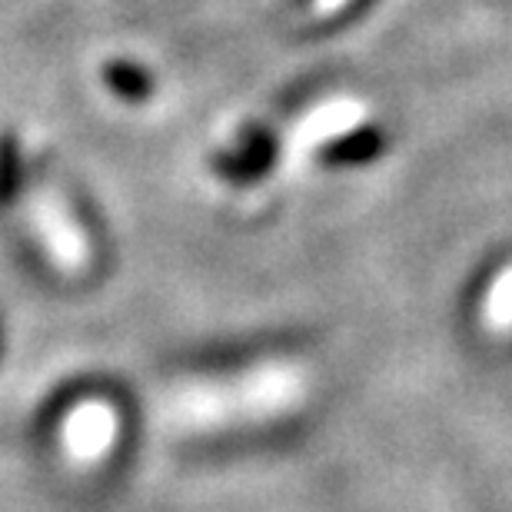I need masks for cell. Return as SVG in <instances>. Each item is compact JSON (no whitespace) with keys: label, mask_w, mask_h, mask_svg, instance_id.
<instances>
[{"label":"cell","mask_w":512,"mask_h":512,"mask_svg":"<svg viewBox=\"0 0 512 512\" xmlns=\"http://www.w3.org/2000/svg\"><path fill=\"white\" fill-rule=\"evenodd\" d=\"M120 433L114 409L107 403H80L70 409V416L64 419V449L80 463H94V459H104L110 449H114V439Z\"/></svg>","instance_id":"obj_3"},{"label":"cell","mask_w":512,"mask_h":512,"mask_svg":"<svg viewBox=\"0 0 512 512\" xmlns=\"http://www.w3.org/2000/svg\"><path fill=\"white\" fill-rule=\"evenodd\" d=\"M346 0H316V14H333L336 7H343Z\"/></svg>","instance_id":"obj_5"},{"label":"cell","mask_w":512,"mask_h":512,"mask_svg":"<svg viewBox=\"0 0 512 512\" xmlns=\"http://www.w3.org/2000/svg\"><path fill=\"white\" fill-rule=\"evenodd\" d=\"M30 217H34L40 237H44L50 256L60 263V270H67V273L87 270V263H90L87 237L54 190H34V197H30Z\"/></svg>","instance_id":"obj_2"},{"label":"cell","mask_w":512,"mask_h":512,"mask_svg":"<svg viewBox=\"0 0 512 512\" xmlns=\"http://www.w3.org/2000/svg\"><path fill=\"white\" fill-rule=\"evenodd\" d=\"M283 389H270L263 376L243 380H183L163 389L157 399V419L163 429L183 436H213L247 419L276 413L286 399Z\"/></svg>","instance_id":"obj_1"},{"label":"cell","mask_w":512,"mask_h":512,"mask_svg":"<svg viewBox=\"0 0 512 512\" xmlns=\"http://www.w3.org/2000/svg\"><path fill=\"white\" fill-rule=\"evenodd\" d=\"M107 77L114 80V87L117 90H124V94H147V84H143V77L137 74V70H130V67H120V64H114L107 70Z\"/></svg>","instance_id":"obj_4"}]
</instances>
